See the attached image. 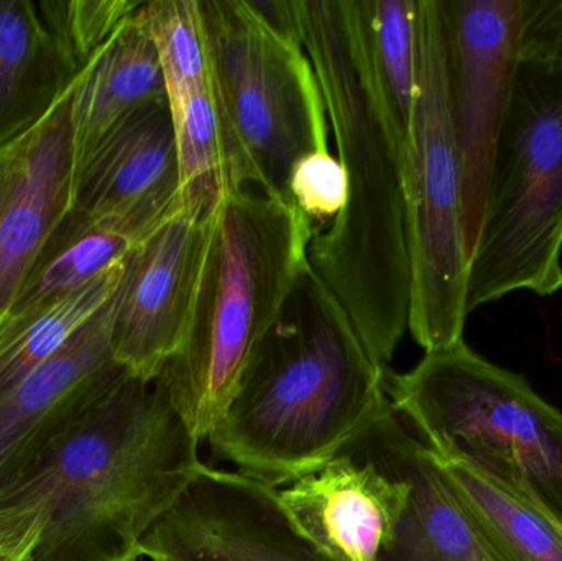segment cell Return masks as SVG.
Listing matches in <instances>:
<instances>
[{
	"instance_id": "cell-16",
	"label": "cell",
	"mask_w": 562,
	"mask_h": 561,
	"mask_svg": "<svg viewBox=\"0 0 562 561\" xmlns=\"http://www.w3.org/2000/svg\"><path fill=\"white\" fill-rule=\"evenodd\" d=\"M71 94L10 152L0 194V322L49 234L71 207Z\"/></svg>"
},
{
	"instance_id": "cell-9",
	"label": "cell",
	"mask_w": 562,
	"mask_h": 561,
	"mask_svg": "<svg viewBox=\"0 0 562 561\" xmlns=\"http://www.w3.org/2000/svg\"><path fill=\"white\" fill-rule=\"evenodd\" d=\"M448 48V96L461 158L468 257L477 243L495 142L518 63L520 0H439Z\"/></svg>"
},
{
	"instance_id": "cell-3",
	"label": "cell",
	"mask_w": 562,
	"mask_h": 561,
	"mask_svg": "<svg viewBox=\"0 0 562 561\" xmlns=\"http://www.w3.org/2000/svg\"><path fill=\"white\" fill-rule=\"evenodd\" d=\"M200 445L158 379L127 374L29 476L0 494V509L42 513L33 561L140 556L144 537L204 467Z\"/></svg>"
},
{
	"instance_id": "cell-28",
	"label": "cell",
	"mask_w": 562,
	"mask_h": 561,
	"mask_svg": "<svg viewBox=\"0 0 562 561\" xmlns=\"http://www.w3.org/2000/svg\"><path fill=\"white\" fill-rule=\"evenodd\" d=\"M15 145H13V147H15ZM13 147H10L9 150L2 152V154H0V194H2L3 183H5L7 168H9L10 161V152H12Z\"/></svg>"
},
{
	"instance_id": "cell-21",
	"label": "cell",
	"mask_w": 562,
	"mask_h": 561,
	"mask_svg": "<svg viewBox=\"0 0 562 561\" xmlns=\"http://www.w3.org/2000/svg\"><path fill=\"white\" fill-rule=\"evenodd\" d=\"M458 493L508 561H562V527L461 461L441 460Z\"/></svg>"
},
{
	"instance_id": "cell-27",
	"label": "cell",
	"mask_w": 562,
	"mask_h": 561,
	"mask_svg": "<svg viewBox=\"0 0 562 561\" xmlns=\"http://www.w3.org/2000/svg\"><path fill=\"white\" fill-rule=\"evenodd\" d=\"M42 530L43 517L40 513L36 523L22 537L0 547V561H33V553H35L36 546H38Z\"/></svg>"
},
{
	"instance_id": "cell-29",
	"label": "cell",
	"mask_w": 562,
	"mask_h": 561,
	"mask_svg": "<svg viewBox=\"0 0 562 561\" xmlns=\"http://www.w3.org/2000/svg\"><path fill=\"white\" fill-rule=\"evenodd\" d=\"M142 559H144V557L135 556V557H128V559L119 560V561H142Z\"/></svg>"
},
{
	"instance_id": "cell-22",
	"label": "cell",
	"mask_w": 562,
	"mask_h": 561,
	"mask_svg": "<svg viewBox=\"0 0 562 561\" xmlns=\"http://www.w3.org/2000/svg\"><path fill=\"white\" fill-rule=\"evenodd\" d=\"M362 5L373 68L408 141L415 104L416 0H362Z\"/></svg>"
},
{
	"instance_id": "cell-8",
	"label": "cell",
	"mask_w": 562,
	"mask_h": 561,
	"mask_svg": "<svg viewBox=\"0 0 562 561\" xmlns=\"http://www.w3.org/2000/svg\"><path fill=\"white\" fill-rule=\"evenodd\" d=\"M217 88L252 187L288 198L296 161L329 150L326 105L300 40L273 29L249 0H203Z\"/></svg>"
},
{
	"instance_id": "cell-11",
	"label": "cell",
	"mask_w": 562,
	"mask_h": 561,
	"mask_svg": "<svg viewBox=\"0 0 562 561\" xmlns=\"http://www.w3.org/2000/svg\"><path fill=\"white\" fill-rule=\"evenodd\" d=\"M140 556L150 561H329L291 526L277 490L207 464L144 537Z\"/></svg>"
},
{
	"instance_id": "cell-14",
	"label": "cell",
	"mask_w": 562,
	"mask_h": 561,
	"mask_svg": "<svg viewBox=\"0 0 562 561\" xmlns=\"http://www.w3.org/2000/svg\"><path fill=\"white\" fill-rule=\"evenodd\" d=\"M346 453L408 484V500L380 561H508L462 500L439 458L395 412L383 415Z\"/></svg>"
},
{
	"instance_id": "cell-20",
	"label": "cell",
	"mask_w": 562,
	"mask_h": 561,
	"mask_svg": "<svg viewBox=\"0 0 562 561\" xmlns=\"http://www.w3.org/2000/svg\"><path fill=\"white\" fill-rule=\"evenodd\" d=\"M125 260L63 299L0 322V399L53 358L117 293Z\"/></svg>"
},
{
	"instance_id": "cell-12",
	"label": "cell",
	"mask_w": 562,
	"mask_h": 561,
	"mask_svg": "<svg viewBox=\"0 0 562 561\" xmlns=\"http://www.w3.org/2000/svg\"><path fill=\"white\" fill-rule=\"evenodd\" d=\"M117 293L53 358L0 399V494L29 476L128 374L112 351Z\"/></svg>"
},
{
	"instance_id": "cell-25",
	"label": "cell",
	"mask_w": 562,
	"mask_h": 561,
	"mask_svg": "<svg viewBox=\"0 0 562 561\" xmlns=\"http://www.w3.org/2000/svg\"><path fill=\"white\" fill-rule=\"evenodd\" d=\"M518 58L562 69V0H520Z\"/></svg>"
},
{
	"instance_id": "cell-13",
	"label": "cell",
	"mask_w": 562,
	"mask_h": 561,
	"mask_svg": "<svg viewBox=\"0 0 562 561\" xmlns=\"http://www.w3.org/2000/svg\"><path fill=\"white\" fill-rule=\"evenodd\" d=\"M180 160L168 101L119 122L76 165L71 207L135 244L180 204Z\"/></svg>"
},
{
	"instance_id": "cell-17",
	"label": "cell",
	"mask_w": 562,
	"mask_h": 561,
	"mask_svg": "<svg viewBox=\"0 0 562 561\" xmlns=\"http://www.w3.org/2000/svg\"><path fill=\"white\" fill-rule=\"evenodd\" d=\"M81 69L38 3L0 0V154L52 115Z\"/></svg>"
},
{
	"instance_id": "cell-5",
	"label": "cell",
	"mask_w": 562,
	"mask_h": 561,
	"mask_svg": "<svg viewBox=\"0 0 562 561\" xmlns=\"http://www.w3.org/2000/svg\"><path fill=\"white\" fill-rule=\"evenodd\" d=\"M392 411L441 460L461 461L562 527V412L464 339L386 369Z\"/></svg>"
},
{
	"instance_id": "cell-24",
	"label": "cell",
	"mask_w": 562,
	"mask_h": 561,
	"mask_svg": "<svg viewBox=\"0 0 562 561\" xmlns=\"http://www.w3.org/2000/svg\"><path fill=\"white\" fill-rule=\"evenodd\" d=\"M347 197L346 171L329 150L314 152L296 161L288 180V198L311 221L336 220Z\"/></svg>"
},
{
	"instance_id": "cell-26",
	"label": "cell",
	"mask_w": 562,
	"mask_h": 561,
	"mask_svg": "<svg viewBox=\"0 0 562 561\" xmlns=\"http://www.w3.org/2000/svg\"><path fill=\"white\" fill-rule=\"evenodd\" d=\"M38 517V509H0V547L22 537Z\"/></svg>"
},
{
	"instance_id": "cell-7",
	"label": "cell",
	"mask_w": 562,
	"mask_h": 561,
	"mask_svg": "<svg viewBox=\"0 0 562 561\" xmlns=\"http://www.w3.org/2000/svg\"><path fill=\"white\" fill-rule=\"evenodd\" d=\"M408 329L425 352L462 341L469 257L461 158L448 96V48L439 0H416V82L405 150Z\"/></svg>"
},
{
	"instance_id": "cell-19",
	"label": "cell",
	"mask_w": 562,
	"mask_h": 561,
	"mask_svg": "<svg viewBox=\"0 0 562 561\" xmlns=\"http://www.w3.org/2000/svg\"><path fill=\"white\" fill-rule=\"evenodd\" d=\"M134 240L69 207L26 273L5 316L63 299L124 262Z\"/></svg>"
},
{
	"instance_id": "cell-2",
	"label": "cell",
	"mask_w": 562,
	"mask_h": 561,
	"mask_svg": "<svg viewBox=\"0 0 562 561\" xmlns=\"http://www.w3.org/2000/svg\"><path fill=\"white\" fill-rule=\"evenodd\" d=\"M386 369L307 262L206 438L211 455L273 490L314 473L392 411Z\"/></svg>"
},
{
	"instance_id": "cell-30",
	"label": "cell",
	"mask_w": 562,
	"mask_h": 561,
	"mask_svg": "<svg viewBox=\"0 0 562 561\" xmlns=\"http://www.w3.org/2000/svg\"><path fill=\"white\" fill-rule=\"evenodd\" d=\"M154 561H175V560H154Z\"/></svg>"
},
{
	"instance_id": "cell-10",
	"label": "cell",
	"mask_w": 562,
	"mask_h": 561,
	"mask_svg": "<svg viewBox=\"0 0 562 561\" xmlns=\"http://www.w3.org/2000/svg\"><path fill=\"white\" fill-rule=\"evenodd\" d=\"M211 210L181 201L125 260L112 351L135 378L155 381L180 351L200 285Z\"/></svg>"
},
{
	"instance_id": "cell-15",
	"label": "cell",
	"mask_w": 562,
	"mask_h": 561,
	"mask_svg": "<svg viewBox=\"0 0 562 561\" xmlns=\"http://www.w3.org/2000/svg\"><path fill=\"white\" fill-rule=\"evenodd\" d=\"M284 516L329 561H380L408 484L367 458L342 453L277 490Z\"/></svg>"
},
{
	"instance_id": "cell-4",
	"label": "cell",
	"mask_w": 562,
	"mask_h": 561,
	"mask_svg": "<svg viewBox=\"0 0 562 561\" xmlns=\"http://www.w3.org/2000/svg\"><path fill=\"white\" fill-rule=\"evenodd\" d=\"M313 223L286 198L226 191L211 210L190 328L158 381L206 441L307 266Z\"/></svg>"
},
{
	"instance_id": "cell-23",
	"label": "cell",
	"mask_w": 562,
	"mask_h": 561,
	"mask_svg": "<svg viewBox=\"0 0 562 561\" xmlns=\"http://www.w3.org/2000/svg\"><path fill=\"white\" fill-rule=\"evenodd\" d=\"M142 3L140 0H42L38 10L46 25L85 68Z\"/></svg>"
},
{
	"instance_id": "cell-18",
	"label": "cell",
	"mask_w": 562,
	"mask_h": 561,
	"mask_svg": "<svg viewBox=\"0 0 562 561\" xmlns=\"http://www.w3.org/2000/svg\"><path fill=\"white\" fill-rule=\"evenodd\" d=\"M140 7L91 56L76 79L71 94L76 165L132 112L167 99L157 46Z\"/></svg>"
},
{
	"instance_id": "cell-6",
	"label": "cell",
	"mask_w": 562,
	"mask_h": 561,
	"mask_svg": "<svg viewBox=\"0 0 562 561\" xmlns=\"http://www.w3.org/2000/svg\"><path fill=\"white\" fill-rule=\"evenodd\" d=\"M562 290V69L520 61L495 142L468 312L508 293Z\"/></svg>"
},
{
	"instance_id": "cell-1",
	"label": "cell",
	"mask_w": 562,
	"mask_h": 561,
	"mask_svg": "<svg viewBox=\"0 0 562 561\" xmlns=\"http://www.w3.org/2000/svg\"><path fill=\"white\" fill-rule=\"evenodd\" d=\"M294 10L347 180L342 211L314 234L307 262L386 368L408 329L412 296L406 141L373 68L362 0H294Z\"/></svg>"
}]
</instances>
